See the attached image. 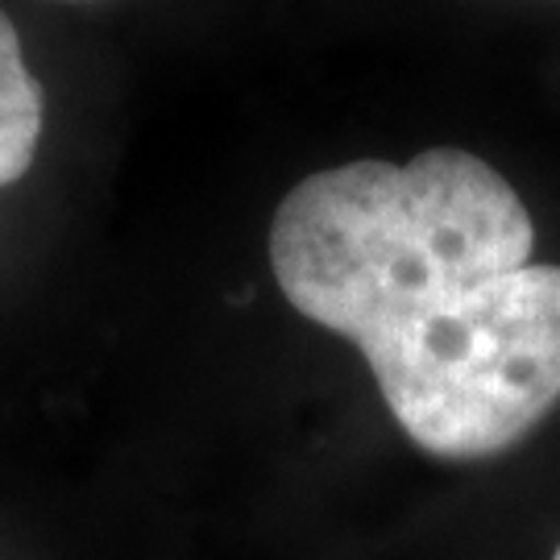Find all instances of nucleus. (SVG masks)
<instances>
[{"instance_id": "f257e3e1", "label": "nucleus", "mask_w": 560, "mask_h": 560, "mask_svg": "<svg viewBox=\"0 0 560 560\" xmlns=\"http://www.w3.org/2000/svg\"><path fill=\"white\" fill-rule=\"evenodd\" d=\"M532 249L520 191L453 145L316 171L270 221V270L287 303L358 349L432 312L457 282L527 266Z\"/></svg>"}, {"instance_id": "f03ea898", "label": "nucleus", "mask_w": 560, "mask_h": 560, "mask_svg": "<svg viewBox=\"0 0 560 560\" xmlns=\"http://www.w3.org/2000/svg\"><path fill=\"white\" fill-rule=\"evenodd\" d=\"M361 358L423 453L494 457L560 402V266L460 282Z\"/></svg>"}, {"instance_id": "7ed1b4c3", "label": "nucleus", "mask_w": 560, "mask_h": 560, "mask_svg": "<svg viewBox=\"0 0 560 560\" xmlns=\"http://www.w3.org/2000/svg\"><path fill=\"white\" fill-rule=\"evenodd\" d=\"M42 83L30 75L21 38L0 9V187L18 183L38 154L42 141Z\"/></svg>"}, {"instance_id": "20e7f679", "label": "nucleus", "mask_w": 560, "mask_h": 560, "mask_svg": "<svg viewBox=\"0 0 560 560\" xmlns=\"http://www.w3.org/2000/svg\"><path fill=\"white\" fill-rule=\"evenodd\" d=\"M552 560H560V548H557V557H552Z\"/></svg>"}]
</instances>
